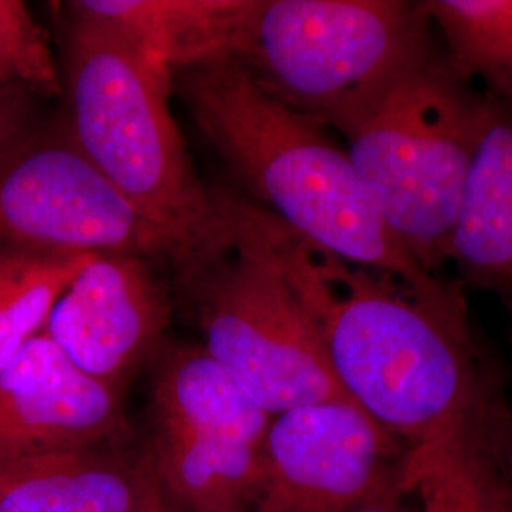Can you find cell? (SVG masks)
<instances>
[{
  "label": "cell",
  "instance_id": "7402d4cb",
  "mask_svg": "<svg viewBox=\"0 0 512 512\" xmlns=\"http://www.w3.org/2000/svg\"><path fill=\"white\" fill-rule=\"evenodd\" d=\"M420 499L421 509H423L421 512H440L439 509H437V507L431 503V501H427V499H423V497H420Z\"/></svg>",
  "mask_w": 512,
  "mask_h": 512
},
{
  "label": "cell",
  "instance_id": "2e32d148",
  "mask_svg": "<svg viewBox=\"0 0 512 512\" xmlns=\"http://www.w3.org/2000/svg\"><path fill=\"white\" fill-rule=\"evenodd\" d=\"M446 61L465 80L480 78L490 90L512 101V0H429Z\"/></svg>",
  "mask_w": 512,
  "mask_h": 512
},
{
  "label": "cell",
  "instance_id": "6da1fadb",
  "mask_svg": "<svg viewBox=\"0 0 512 512\" xmlns=\"http://www.w3.org/2000/svg\"><path fill=\"white\" fill-rule=\"evenodd\" d=\"M255 207L260 230L353 403L408 450L509 437L497 387L480 363L454 287L416 291L330 255Z\"/></svg>",
  "mask_w": 512,
  "mask_h": 512
},
{
  "label": "cell",
  "instance_id": "9c48e42d",
  "mask_svg": "<svg viewBox=\"0 0 512 512\" xmlns=\"http://www.w3.org/2000/svg\"><path fill=\"white\" fill-rule=\"evenodd\" d=\"M171 298L152 258L105 253L80 270L44 334L78 370L122 387L169 325Z\"/></svg>",
  "mask_w": 512,
  "mask_h": 512
},
{
  "label": "cell",
  "instance_id": "ffe728a7",
  "mask_svg": "<svg viewBox=\"0 0 512 512\" xmlns=\"http://www.w3.org/2000/svg\"><path fill=\"white\" fill-rule=\"evenodd\" d=\"M404 495V494H403ZM403 495H393V497H387L384 501H378V503H372L368 507H363L359 511L355 512H410V509H406L401 501Z\"/></svg>",
  "mask_w": 512,
  "mask_h": 512
},
{
  "label": "cell",
  "instance_id": "7c38bea8",
  "mask_svg": "<svg viewBox=\"0 0 512 512\" xmlns=\"http://www.w3.org/2000/svg\"><path fill=\"white\" fill-rule=\"evenodd\" d=\"M169 73L236 59L258 0H78Z\"/></svg>",
  "mask_w": 512,
  "mask_h": 512
},
{
  "label": "cell",
  "instance_id": "e0dca14e",
  "mask_svg": "<svg viewBox=\"0 0 512 512\" xmlns=\"http://www.w3.org/2000/svg\"><path fill=\"white\" fill-rule=\"evenodd\" d=\"M93 256L0 258V370L44 330L57 300Z\"/></svg>",
  "mask_w": 512,
  "mask_h": 512
},
{
  "label": "cell",
  "instance_id": "9a60e30c",
  "mask_svg": "<svg viewBox=\"0 0 512 512\" xmlns=\"http://www.w3.org/2000/svg\"><path fill=\"white\" fill-rule=\"evenodd\" d=\"M511 442L499 446L442 442L410 448L404 482L440 512H512L505 459Z\"/></svg>",
  "mask_w": 512,
  "mask_h": 512
},
{
  "label": "cell",
  "instance_id": "4fadbf2b",
  "mask_svg": "<svg viewBox=\"0 0 512 512\" xmlns=\"http://www.w3.org/2000/svg\"><path fill=\"white\" fill-rule=\"evenodd\" d=\"M450 260L512 296V109L490 101L465 184Z\"/></svg>",
  "mask_w": 512,
  "mask_h": 512
},
{
  "label": "cell",
  "instance_id": "cb8c5ba5",
  "mask_svg": "<svg viewBox=\"0 0 512 512\" xmlns=\"http://www.w3.org/2000/svg\"><path fill=\"white\" fill-rule=\"evenodd\" d=\"M173 512H175V511H173Z\"/></svg>",
  "mask_w": 512,
  "mask_h": 512
},
{
  "label": "cell",
  "instance_id": "277c9868",
  "mask_svg": "<svg viewBox=\"0 0 512 512\" xmlns=\"http://www.w3.org/2000/svg\"><path fill=\"white\" fill-rule=\"evenodd\" d=\"M217 228L169 264L203 349L270 416L306 404L353 403L256 219L255 203L211 190Z\"/></svg>",
  "mask_w": 512,
  "mask_h": 512
},
{
  "label": "cell",
  "instance_id": "603a6c76",
  "mask_svg": "<svg viewBox=\"0 0 512 512\" xmlns=\"http://www.w3.org/2000/svg\"><path fill=\"white\" fill-rule=\"evenodd\" d=\"M0 86H18V84H14L8 74H4L0 71Z\"/></svg>",
  "mask_w": 512,
  "mask_h": 512
},
{
  "label": "cell",
  "instance_id": "44dd1931",
  "mask_svg": "<svg viewBox=\"0 0 512 512\" xmlns=\"http://www.w3.org/2000/svg\"><path fill=\"white\" fill-rule=\"evenodd\" d=\"M505 473H507V482H509V494H511L512 503V456H509L507 461H505Z\"/></svg>",
  "mask_w": 512,
  "mask_h": 512
},
{
  "label": "cell",
  "instance_id": "52a82bcc",
  "mask_svg": "<svg viewBox=\"0 0 512 512\" xmlns=\"http://www.w3.org/2000/svg\"><path fill=\"white\" fill-rule=\"evenodd\" d=\"M128 253L171 260L177 247L141 217L61 129H33L0 152V258Z\"/></svg>",
  "mask_w": 512,
  "mask_h": 512
},
{
  "label": "cell",
  "instance_id": "5bb4252c",
  "mask_svg": "<svg viewBox=\"0 0 512 512\" xmlns=\"http://www.w3.org/2000/svg\"><path fill=\"white\" fill-rule=\"evenodd\" d=\"M154 421L264 448L272 416L202 348L171 351L154 382Z\"/></svg>",
  "mask_w": 512,
  "mask_h": 512
},
{
  "label": "cell",
  "instance_id": "d6986e66",
  "mask_svg": "<svg viewBox=\"0 0 512 512\" xmlns=\"http://www.w3.org/2000/svg\"><path fill=\"white\" fill-rule=\"evenodd\" d=\"M37 97L21 86H0V152L37 128Z\"/></svg>",
  "mask_w": 512,
  "mask_h": 512
},
{
  "label": "cell",
  "instance_id": "8992f818",
  "mask_svg": "<svg viewBox=\"0 0 512 512\" xmlns=\"http://www.w3.org/2000/svg\"><path fill=\"white\" fill-rule=\"evenodd\" d=\"M425 4L258 0L238 57L258 88L342 133L429 50Z\"/></svg>",
  "mask_w": 512,
  "mask_h": 512
},
{
  "label": "cell",
  "instance_id": "ba28073f",
  "mask_svg": "<svg viewBox=\"0 0 512 512\" xmlns=\"http://www.w3.org/2000/svg\"><path fill=\"white\" fill-rule=\"evenodd\" d=\"M404 444L344 401L277 414L253 512H355L408 494Z\"/></svg>",
  "mask_w": 512,
  "mask_h": 512
},
{
  "label": "cell",
  "instance_id": "30bf717a",
  "mask_svg": "<svg viewBox=\"0 0 512 512\" xmlns=\"http://www.w3.org/2000/svg\"><path fill=\"white\" fill-rule=\"evenodd\" d=\"M124 389L84 374L40 332L0 370V454L118 446Z\"/></svg>",
  "mask_w": 512,
  "mask_h": 512
},
{
  "label": "cell",
  "instance_id": "3957f363",
  "mask_svg": "<svg viewBox=\"0 0 512 512\" xmlns=\"http://www.w3.org/2000/svg\"><path fill=\"white\" fill-rule=\"evenodd\" d=\"M65 6L59 69L63 131L84 160L181 255L211 238L217 207L169 110L173 74L107 21L74 2Z\"/></svg>",
  "mask_w": 512,
  "mask_h": 512
},
{
  "label": "cell",
  "instance_id": "5b68a950",
  "mask_svg": "<svg viewBox=\"0 0 512 512\" xmlns=\"http://www.w3.org/2000/svg\"><path fill=\"white\" fill-rule=\"evenodd\" d=\"M490 101L429 50L349 126V162L391 234L425 272L450 260Z\"/></svg>",
  "mask_w": 512,
  "mask_h": 512
},
{
  "label": "cell",
  "instance_id": "8fae6325",
  "mask_svg": "<svg viewBox=\"0 0 512 512\" xmlns=\"http://www.w3.org/2000/svg\"><path fill=\"white\" fill-rule=\"evenodd\" d=\"M0 512H173L150 459L114 444L0 454Z\"/></svg>",
  "mask_w": 512,
  "mask_h": 512
},
{
  "label": "cell",
  "instance_id": "7a4b0ae2",
  "mask_svg": "<svg viewBox=\"0 0 512 512\" xmlns=\"http://www.w3.org/2000/svg\"><path fill=\"white\" fill-rule=\"evenodd\" d=\"M192 120L260 207L311 245L421 293L448 285L406 253L323 128L258 88L236 61L173 74Z\"/></svg>",
  "mask_w": 512,
  "mask_h": 512
},
{
  "label": "cell",
  "instance_id": "ac0fdd59",
  "mask_svg": "<svg viewBox=\"0 0 512 512\" xmlns=\"http://www.w3.org/2000/svg\"><path fill=\"white\" fill-rule=\"evenodd\" d=\"M0 71L35 95L61 93V71L48 35L19 0H0Z\"/></svg>",
  "mask_w": 512,
  "mask_h": 512
}]
</instances>
